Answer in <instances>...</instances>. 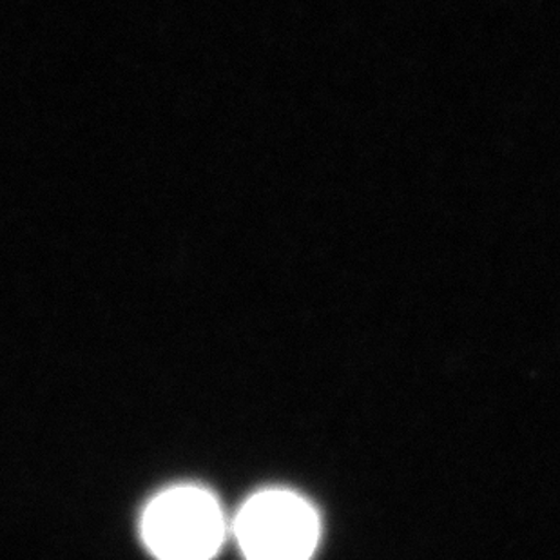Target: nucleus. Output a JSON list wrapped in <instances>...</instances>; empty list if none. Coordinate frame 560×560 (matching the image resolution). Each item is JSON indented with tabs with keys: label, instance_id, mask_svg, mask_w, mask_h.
<instances>
[{
	"label": "nucleus",
	"instance_id": "obj_1",
	"mask_svg": "<svg viewBox=\"0 0 560 560\" xmlns=\"http://www.w3.org/2000/svg\"><path fill=\"white\" fill-rule=\"evenodd\" d=\"M142 537L162 559H209L225 539V521L211 493L196 487L171 488L143 513Z\"/></svg>",
	"mask_w": 560,
	"mask_h": 560
},
{
	"label": "nucleus",
	"instance_id": "obj_2",
	"mask_svg": "<svg viewBox=\"0 0 560 560\" xmlns=\"http://www.w3.org/2000/svg\"><path fill=\"white\" fill-rule=\"evenodd\" d=\"M234 532L250 559H307L316 548L319 524L296 493L275 490L254 495L242 508Z\"/></svg>",
	"mask_w": 560,
	"mask_h": 560
}]
</instances>
